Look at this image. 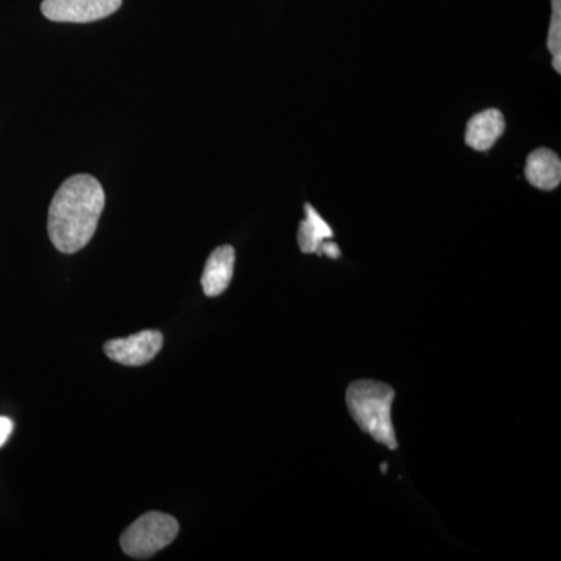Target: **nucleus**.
<instances>
[{
  "label": "nucleus",
  "mask_w": 561,
  "mask_h": 561,
  "mask_svg": "<svg viewBox=\"0 0 561 561\" xmlns=\"http://www.w3.org/2000/svg\"><path fill=\"white\" fill-rule=\"evenodd\" d=\"M105 209V191L94 176L80 173L61 184L51 198L49 238L55 249L72 254L91 242Z\"/></svg>",
  "instance_id": "nucleus-1"
},
{
  "label": "nucleus",
  "mask_w": 561,
  "mask_h": 561,
  "mask_svg": "<svg viewBox=\"0 0 561 561\" xmlns=\"http://www.w3.org/2000/svg\"><path fill=\"white\" fill-rule=\"evenodd\" d=\"M394 390L389 383L359 379L346 390V405L354 423L362 432L371 435L373 440L381 443L394 451L398 449L397 434L391 421V405Z\"/></svg>",
  "instance_id": "nucleus-2"
},
{
  "label": "nucleus",
  "mask_w": 561,
  "mask_h": 561,
  "mask_svg": "<svg viewBox=\"0 0 561 561\" xmlns=\"http://www.w3.org/2000/svg\"><path fill=\"white\" fill-rule=\"evenodd\" d=\"M179 531L180 524L173 516L146 513L122 534L121 548L131 559L147 560L171 546Z\"/></svg>",
  "instance_id": "nucleus-3"
},
{
  "label": "nucleus",
  "mask_w": 561,
  "mask_h": 561,
  "mask_svg": "<svg viewBox=\"0 0 561 561\" xmlns=\"http://www.w3.org/2000/svg\"><path fill=\"white\" fill-rule=\"evenodd\" d=\"M121 5L122 0H43L41 11L54 22L87 24L111 16Z\"/></svg>",
  "instance_id": "nucleus-4"
},
{
  "label": "nucleus",
  "mask_w": 561,
  "mask_h": 561,
  "mask_svg": "<svg viewBox=\"0 0 561 561\" xmlns=\"http://www.w3.org/2000/svg\"><path fill=\"white\" fill-rule=\"evenodd\" d=\"M164 343L160 331H140L125 339H114L105 343V353L111 360L127 367H140L157 357Z\"/></svg>",
  "instance_id": "nucleus-5"
},
{
  "label": "nucleus",
  "mask_w": 561,
  "mask_h": 561,
  "mask_svg": "<svg viewBox=\"0 0 561 561\" xmlns=\"http://www.w3.org/2000/svg\"><path fill=\"white\" fill-rule=\"evenodd\" d=\"M236 253L231 245H221L210 253L202 275L206 297H219L231 284Z\"/></svg>",
  "instance_id": "nucleus-6"
},
{
  "label": "nucleus",
  "mask_w": 561,
  "mask_h": 561,
  "mask_svg": "<svg viewBox=\"0 0 561 561\" xmlns=\"http://www.w3.org/2000/svg\"><path fill=\"white\" fill-rule=\"evenodd\" d=\"M505 119L500 110L490 108L472 116L467 124L465 142L478 151L490 150L504 135Z\"/></svg>",
  "instance_id": "nucleus-7"
},
{
  "label": "nucleus",
  "mask_w": 561,
  "mask_h": 561,
  "mask_svg": "<svg viewBox=\"0 0 561 561\" xmlns=\"http://www.w3.org/2000/svg\"><path fill=\"white\" fill-rule=\"evenodd\" d=\"M526 179L531 186L541 191H553L560 186L561 161L556 151L537 149L526 161Z\"/></svg>",
  "instance_id": "nucleus-8"
},
{
  "label": "nucleus",
  "mask_w": 561,
  "mask_h": 561,
  "mask_svg": "<svg viewBox=\"0 0 561 561\" xmlns=\"http://www.w3.org/2000/svg\"><path fill=\"white\" fill-rule=\"evenodd\" d=\"M306 219L301 221L300 228H298V245L302 253L311 254L320 253V247L323 245L324 241L332 239L334 231L330 225L324 221L323 217L313 209L312 205L306 203Z\"/></svg>",
  "instance_id": "nucleus-9"
},
{
  "label": "nucleus",
  "mask_w": 561,
  "mask_h": 561,
  "mask_svg": "<svg viewBox=\"0 0 561 561\" xmlns=\"http://www.w3.org/2000/svg\"><path fill=\"white\" fill-rule=\"evenodd\" d=\"M548 49L552 55V68L561 72V0H552V20L548 33Z\"/></svg>",
  "instance_id": "nucleus-10"
},
{
  "label": "nucleus",
  "mask_w": 561,
  "mask_h": 561,
  "mask_svg": "<svg viewBox=\"0 0 561 561\" xmlns=\"http://www.w3.org/2000/svg\"><path fill=\"white\" fill-rule=\"evenodd\" d=\"M13 421L7 416H0V448L9 442L10 435L13 434Z\"/></svg>",
  "instance_id": "nucleus-11"
},
{
  "label": "nucleus",
  "mask_w": 561,
  "mask_h": 561,
  "mask_svg": "<svg viewBox=\"0 0 561 561\" xmlns=\"http://www.w3.org/2000/svg\"><path fill=\"white\" fill-rule=\"evenodd\" d=\"M321 254H327V256L332 257V260H339V257H341V249H339L337 243L324 241L323 245L320 247L319 256H321Z\"/></svg>",
  "instance_id": "nucleus-12"
},
{
  "label": "nucleus",
  "mask_w": 561,
  "mask_h": 561,
  "mask_svg": "<svg viewBox=\"0 0 561 561\" xmlns=\"http://www.w3.org/2000/svg\"><path fill=\"white\" fill-rule=\"evenodd\" d=\"M382 472H387V463H382Z\"/></svg>",
  "instance_id": "nucleus-13"
}]
</instances>
